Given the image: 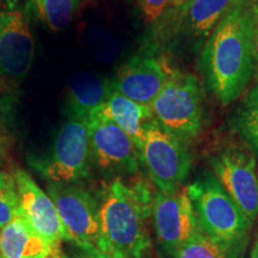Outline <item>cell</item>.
Returning <instances> with one entry per match:
<instances>
[{
    "instance_id": "cell-19",
    "label": "cell",
    "mask_w": 258,
    "mask_h": 258,
    "mask_svg": "<svg viewBox=\"0 0 258 258\" xmlns=\"http://www.w3.org/2000/svg\"><path fill=\"white\" fill-rule=\"evenodd\" d=\"M82 0H30L36 17L53 31L69 27Z\"/></svg>"
},
{
    "instance_id": "cell-33",
    "label": "cell",
    "mask_w": 258,
    "mask_h": 258,
    "mask_svg": "<svg viewBox=\"0 0 258 258\" xmlns=\"http://www.w3.org/2000/svg\"><path fill=\"white\" fill-rule=\"evenodd\" d=\"M0 258H3V256H2V254H0Z\"/></svg>"
},
{
    "instance_id": "cell-17",
    "label": "cell",
    "mask_w": 258,
    "mask_h": 258,
    "mask_svg": "<svg viewBox=\"0 0 258 258\" xmlns=\"http://www.w3.org/2000/svg\"><path fill=\"white\" fill-rule=\"evenodd\" d=\"M114 91L111 80L90 72L73 74L67 96L71 118L88 121L92 112L104 104Z\"/></svg>"
},
{
    "instance_id": "cell-12",
    "label": "cell",
    "mask_w": 258,
    "mask_h": 258,
    "mask_svg": "<svg viewBox=\"0 0 258 258\" xmlns=\"http://www.w3.org/2000/svg\"><path fill=\"white\" fill-rule=\"evenodd\" d=\"M14 178L18 190L21 214L48 243L60 247L61 241L69 240V235L49 195L24 170L15 169Z\"/></svg>"
},
{
    "instance_id": "cell-16",
    "label": "cell",
    "mask_w": 258,
    "mask_h": 258,
    "mask_svg": "<svg viewBox=\"0 0 258 258\" xmlns=\"http://www.w3.org/2000/svg\"><path fill=\"white\" fill-rule=\"evenodd\" d=\"M92 114L102 116L118 125L133 140L138 152L143 147L147 124L154 120L150 105L132 101L116 91Z\"/></svg>"
},
{
    "instance_id": "cell-29",
    "label": "cell",
    "mask_w": 258,
    "mask_h": 258,
    "mask_svg": "<svg viewBox=\"0 0 258 258\" xmlns=\"http://www.w3.org/2000/svg\"><path fill=\"white\" fill-rule=\"evenodd\" d=\"M257 0H239L240 4H247V5H251L253 4V3H256Z\"/></svg>"
},
{
    "instance_id": "cell-15",
    "label": "cell",
    "mask_w": 258,
    "mask_h": 258,
    "mask_svg": "<svg viewBox=\"0 0 258 258\" xmlns=\"http://www.w3.org/2000/svg\"><path fill=\"white\" fill-rule=\"evenodd\" d=\"M59 251L60 247H54L32 228L21 212L0 230L3 258H50Z\"/></svg>"
},
{
    "instance_id": "cell-18",
    "label": "cell",
    "mask_w": 258,
    "mask_h": 258,
    "mask_svg": "<svg viewBox=\"0 0 258 258\" xmlns=\"http://www.w3.org/2000/svg\"><path fill=\"white\" fill-rule=\"evenodd\" d=\"M232 125L258 159V83L235 108Z\"/></svg>"
},
{
    "instance_id": "cell-13",
    "label": "cell",
    "mask_w": 258,
    "mask_h": 258,
    "mask_svg": "<svg viewBox=\"0 0 258 258\" xmlns=\"http://www.w3.org/2000/svg\"><path fill=\"white\" fill-rule=\"evenodd\" d=\"M173 71L161 59L134 56L117 70L112 82L120 95L144 105H151Z\"/></svg>"
},
{
    "instance_id": "cell-1",
    "label": "cell",
    "mask_w": 258,
    "mask_h": 258,
    "mask_svg": "<svg viewBox=\"0 0 258 258\" xmlns=\"http://www.w3.org/2000/svg\"><path fill=\"white\" fill-rule=\"evenodd\" d=\"M254 28L252 5L238 4L203 44L200 69L208 89L221 104L239 98L256 73Z\"/></svg>"
},
{
    "instance_id": "cell-3",
    "label": "cell",
    "mask_w": 258,
    "mask_h": 258,
    "mask_svg": "<svg viewBox=\"0 0 258 258\" xmlns=\"http://www.w3.org/2000/svg\"><path fill=\"white\" fill-rule=\"evenodd\" d=\"M186 192L201 231L220 244L230 258L237 257L246 243L251 221L214 173L198 177L186 186Z\"/></svg>"
},
{
    "instance_id": "cell-25",
    "label": "cell",
    "mask_w": 258,
    "mask_h": 258,
    "mask_svg": "<svg viewBox=\"0 0 258 258\" xmlns=\"http://www.w3.org/2000/svg\"><path fill=\"white\" fill-rule=\"evenodd\" d=\"M88 258H110V257L105 256V254L99 252V251H93V252L88 253Z\"/></svg>"
},
{
    "instance_id": "cell-5",
    "label": "cell",
    "mask_w": 258,
    "mask_h": 258,
    "mask_svg": "<svg viewBox=\"0 0 258 258\" xmlns=\"http://www.w3.org/2000/svg\"><path fill=\"white\" fill-rule=\"evenodd\" d=\"M91 158L88 121L71 118L60 129L49 152L30 163L50 183H76L89 176Z\"/></svg>"
},
{
    "instance_id": "cell-21",
    "label": "cell",
    "mask_w": 258,
    "mask_h": 258,
    "mask_svg": "<svg viewBox=\"0 0 258 258\" xmlns=\"http://www.w3.org/2000/svg\"><path fill=\"white\" fill-rule=\"evenodd\" d=\"M175 258H230L227 251L209 238L201 228L179 247Z\"/></svg>"
},
{
    "instance_id": "cell-22",
    "label": "cell",
    "mask_w": 258,
    "mask_h": 258,
    "mask_svg": "<svg viewBox=\"0 0 258 258\" xmlns=\"http://www.w3.org/2000/svg\"><path fill=\"white\" fill-rule=\"evenodd\" d=\"M19 212V196L14 176L0 171V230Z\"/></svg>"
},
{
    "instance_id": "cell-11",
    "label": "cell",
    "mask_w": 258,
    "mask_h": 258,
    "mask_svg": "<svg viewBox=\"0 0 258 258\" xmlns=\"http://www.w3.org/2000/svg\"><path fill=\"white\" fill-rule=\"evenodd\" d=\"M35 54V41L27 17L19 10H0V76H27Z\"/></svg>"
},
{
    "instance_id": "cell-2",
    "label": "cell",
    "mask_w": 258,
    "mask_h": 258,
    "mask_svg": "<svg viewBox=\"0 0 258 258\" xmlns=\"http://www.w3.org/2000/svg\"><path fill=\"white\" fill-rule=\"evenodd\" d=\"M153 198L143 183L128 185L115 179L99 205V252L110 258H145L151 247L148 219Z\"/></svg>"
},
{
    "instance_id": "cell-8",
    "label": "cell",
    "mask_w": 258,
    "mask_h": 258,
    "mask_svg": "<svg viewBox=\"0 0 258 258\" xmlns=\"http://www.w3.org/2000/svg\"><path fill=\"white\" fill-rule=\"evenodd\" d=\"M220 184L252 222L258 217V175L256 158L240 148H227L211 160Z\"/></svg>"
},
{
    "instance_id": "cell-6",
    "label": "cell",
    "mask_w": 258,
    "mask_h": 258,
    "mask_svg": "<svg viewBox=\"0 0 258 258\" xmlns=\"http://www.w3.org/2000/svg\"><path fill=\"white\" fill-rule=\"evenodd\" d=\"M48 195L55 205L69 240L88 253L99 251V203L91 194L74 183H50Z\"/></svg>"
},
{
    "instance_id": "cell-28",
    "label": "cell",
    "mask_w": 258,
    "mask_h": 258,
    "mask_svg": "<svg viewBox=\"0 0 258 258\" xmlns=\"http://www.w3.org/2000/svg\"><path fill=\"white\" fill-rule=\"evenodd\" d=\"M186 2H188V0H173L172 6H171V8H177V6L183 5V4H184V3H186Z\"/></svg>"
},
{
    "instance_id": "cell-26",
    "label": "cell",
    "mask_w": 258,
    "mask_h": 258,
    "mask_svg": "<svg viewBox=\"0 0 258 258\" xmlns=\"http://www.w3.org/2000/svg\"><path fill=\"white\" fill-rule=\"evenodd\" d=\"M251 258H258V235H257L256 241H254L253 244L252 252H251Z\"/></svg>"
},
{
    "instance_id": "cell-10",
    "label": "cell",
    "mask_w": 258,
    "mask_h": 258,
    "mask_svg": "<svg viewBox=\"0 0 258 258\" xmlns=\"http://www.w3.org/2000/svg\"><path fill=\"white\" fill-rule=\"evenodd\" d=\"M92 158L105 172L134 175L139 170V152L129 135L106 118L92 114L88 120Z\"/></svg>"
},
{
    "instance_id": "cell-30",
    "label": "cell",
    "mask_w": 258,
    "mask_h": 258,
    "mask_svg": "<svg viewBox=\"0 0 258 258\" xmlns=\"http://www.w3.org/2000/svg\"><path fill=\"white\" fill-rule=\"evenodd\" d=\"M50 258H66V257H62V256H60L59 253H55V254H53Z\"/></svg>"
},
{
    "instance_id": "cell-31",
    "label": "cell",
    "mask_w": 258,
    "mask_h": 258,
    "mask_svg": "<svg viewBox=\"0 0 258 258\" xmlns=\"http://www.w3.org/2000/svg\"><path fill=\"white\" fill-rule=\"evenodd\" d=\"M0 164H2V148H0Z\"/></svg>"
},
{
    "instance_id": "cell-24",
    "label": "cell",
    "mask_w": 258,
    "mask_h": 258,
    "mask_svg": "<svg viewBox=\"0 0 258 258\" xmlns=\"http://www.w3.org/2000/svg\"><path fill=\"white\" fill-rule=\"evenodd\" d=\"M253 54H254V64H256V76L258 79V25L254 28L253 34Z\"/></svg>"
},
{
    "instance_id": "cell-20",
    "label": "cell",
    "mask_w": 258,
    "mask_h": 258,
    "mask_svg": "<svg viewBox=\"0 0 258 258\" xmlns=\"http://www.w3.org/2000/svg\"><path fill=\"white\" fill-rule=\"evenodd\" d=\"M84 42L92 56L101 62H112L120 57L122 46L118 38L101 25H91L84 31Z\"/></svg>"
},
{
    "instance_id": "cell-14",
    "label": "cell",
    "mask_w": 258,
    "mask_h": 258,
    "mask_svg": "<svg viewBox=\"0 0 258 258\" xmlns=\"http://www.w3.org/2000/svg\"><path fill=\"white\" fill-rule=\"evenodd\" d=\"M238 4L239 0H188L183 5L170 8L165 15L176 34L198 48Z\"/></svg>"
},
{
    "instance_id": "cell-9",
    "label": "cell",
    "mask_w": 258,
    "mask_h": 258,
    "mask_svg": "<svg viewBox=\"0 0 258 258\" xmlns=\"http://www.w3.org/2000/svg\"><path fill=\"white\" fill-rule=\"evenodd\" d=\"M152 219L160 245L173 256L200 230L186 188L158 191L153 198Z\"/></svg>"
},
{
    "instance_id": "cell-23",
    "label": "cell",
    "mask_w": 258,
    "mask_h": 258,
    "mask_svg": "<svg viewBox=\"0 0 258 258\" xmlns=\"http://www.w3.org/2000/svg\"><path fill=\"white\" fill-rule=\"evenodd\" d=\"M145 21L147 23H156L169 11L173 0H138Z\"/></svg>"
},
{
    "instance_id": "cell-32",
    "label": "cell",
    "mask_w": 258,
    "mask_h": 258,
    "mask_svg": "<svg viewBox=\"0 0 258 258\" xmlns=\"http://www.w3.org/2000/svg\"><path fill=\"white\" fill-rule=\"evenodd\" d=\"M3 2H4V0H0V3H3Z\"/></svg>"
},
{
    "instance_id": "cell-4",
    "label": "cell",
    "mask_w": 258,
    "mask_h": 258,
    "mask_svg": "<svg viewBox=\"0 0 258 258\" xmlns=\"http://www.w3.org/2000/svg\"><path fill=\"white\" fill-rule=\"evenodd\" d=\"M150 106L154 120L182 143L198 137L201 131V90L192 74L172 72Z\"/></svg>"
},
{
    "instance_id": "cell-27",
    "label": "cell",
    "mask_w": 258,
    "mask_h": 258,
    "mask_svg": "<svg viewBox=\"0 0 258 258\" xmlns=\"http://www.w3.org/2000/svg\"><path fill=\"white\" fill-rule=\"evenodd\" d=\"M252 9H253V14H254V19H256V25H258V0L256 3H253Z\"/></svg>"
},
{
    "instance_id": "cell-7",
    "label": "cell",
    "mask_w": 258,
    "mask_h": 258,
    "mask_svg": "<svg viewBox=\"0 0 258 258\" xmlns=\"http://www.w3.org/2000/svg\"><path fill=\"white\" fill-rule=\"evenodd\" d=\"M139 157L150 178L163 192L178 190L188 177L191 165L190 156L182 141L166 132L156 120L147 124Z\"/></svg>"
}]
</instances>
